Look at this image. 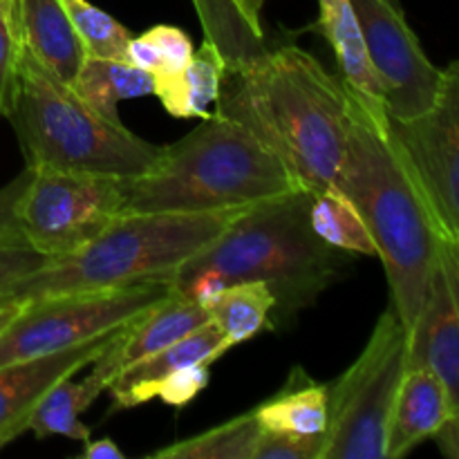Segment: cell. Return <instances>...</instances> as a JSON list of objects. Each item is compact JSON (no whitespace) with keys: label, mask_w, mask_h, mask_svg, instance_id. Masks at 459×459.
<instances>
[{"label":"cell","mask_w":459,"mask_h":459,"mask_svg":"<svg viewBox=\"0 0 459 459\" xmlns=\"http://www.w3.org/2000/svg\"><path fill=\"white\" fill-rule=\"evenodd\" d=\"M350 103L341 79L312 54L281 45L227 67L213 110L245 124L300 188L321 193L343 164Z\"/></svg>","instance_id":"obj_1"},{"label":"cell","mask_w":459,"mask_h":459,"mask_svg":"<svg viewBox=\"0 0 459 459\" xmlns=\"http://www.w3.org/2000/svg\"><path fill=\"white\" fill-rule=\"evenodd\" d=\"M334 186L366 220L388 278L390 307L411 336L444 238L390 142L388 121L375 119L357 99L350 103L348 146Z\"/></svg>","instance_id":"obj_2"},{"label":"cell","mask_w":459,"mask_h":459,"mask_svg":"<svg viewBox=\"0 0 459 459\" xmlns=\"http://www.w3.org/2000/svg\"><path fill=\"white\" fill-rule=\"evenodd\" d=\"M314 193L299 188L249 206L170 278L175 294L206 305L236 282H267L276 307L299 309L336 278V249L314 233Z\"/></svg>","instance_id":"obj_3"},{"label":"cell","mask_w":459,"mask_h":459,"mask_svg":"<svg viewBox=\"0 0 459 459\" xmlns=\"http://www.w3.org/2000/svg\"><path fill=\"white\" fill-rule=\"evenodd\" d=\"M299 188L245 124L213 110L186 137L164 146L148 173L124 179V213L245 209Z\"/></svg>","instance_id":"obj_4"},{"label":"cell","mask_w":459,"mask_h":459,"mask_svg":"<svg viewBox=\"0 0 459 459\" xmlns=\"http://www.w3.org/2000/svg\"><path fill=\"white\" fill-rule=\"evenodd\" d=\"M247 209L249 206L191 213H124L81 249L49 258L40 272L18 282L9 299L36 300L170 281L186 260L209 247Z\"/></svg>","instance_id":"obj_5"},{"label":"cell","mask_w":459,"mask_h":459,"mask_svg":"<svg viewBox=\"0 0 459 459\" xmlns=\"http://www.w3.org/2000/svg\"><path fill=\"white\" fill-rule=\"evenodd\" d=\"M27 166L130 179L148 173L164 146L110 124L72 85L45 70L22 45L13 108L7 117Z\"/></svg>","instance_id":"obj_6"},{"label":"cell","mask_w":459,"mask_h":459,"mask_svg":"<svg viewBox=\"0 0 459 459\" xmlns=\"http://www.w3.org/2000/svg\"><path fill=\"white\" fill-rule=\"evenodd\" d=\"M406 368L408 332L388 307L357 361L327 388L321 459H385L390 412Z\"/></svg>","instance_id":"obj_7"},{"label":"cell","mask_w":459,"mask_h":459,"mask_svg":"<svg viewBox=\"0 0 459 459\" xmlns=\"http://www.w3.org/2000/svg\"><path fill=\"white\" fill-rule=\"evenodd\" d=\"M173 294L170 281L27 300L0 334V366L48 357L119 330Z\"/></svg>","instance_id":"obj_8"},{"label":"cell","mask_w":459,"mask_h":459,"mask_svg":"<svg viewBox=\"0 0 459 459\" xmlns=\"http://www.w3.org/2000/svg\"><path fill=\"white\" fill-rule=\"evenodd\" d=\"M119 215H124V179L106 175L31 169L18 202L22 236L49 258L81 249Z\"/></svg>","instance_id":"obj_9"},{"label":"cell","mask_w":459,"mask_h":459,"mask_svg":"<svg viewBox=\"0 0 459 459\" xmlns=\"http://www.w3.org/2000/svg\"><path fill=\"white\" fill-rule=\"evenodd\" d=\"M388 137L442 238H459V58L442 70L429 110L388 117Z\"/></svg>","instance_id":"obj_10"},{"label":"cell","mask_w":459,"mask_h":459,"mask_svg":"<svg viewBox=\"0 0 459 459\" xmlns=\"http://www.w3.org/2000/svg\"><path fill=\"white\" fill-rule=\"evenodd\" d=\"M352 4L390 119H412L429 110L437 97L442 70L426 56L403 12L384 0H352Z\"/></svg>","instance_id":"obj_11"},{"label":"cell","mask_w":459,"mask_h":459,"mask_svg":"<svg viewBox=\"0 0 459 459\" xmlns=\"http://www.w3.org/2000/svg\"><path fill=\"white\" fill-rule=\"evenodd\" d=\"M408 366L433 370L459 412V238H444L417 325L408 336Z\"/></svg>","instance_id":"obj_12"},{"label":"cell","mask_w":459,"mask_h":459,"mask_svg":"<svg viewBox=\"0 0 459 459\" xmlns=\"http://www.w3.org/2000/svg\"><path fill=\"white\" fill-rule=\"evenodd\" d=\"M119 332L121 327L76 348L0 366V448L25 433L34 406L56 381L74 377L81 368L90 366Z\"/></svg>","instance_id":"obj_13"},{"label":"cell","mask_w":459,"mask_h":459,"mask_svg":"<svg viewBox=\"0 0 459 459\" xmlns=\"http://www.w3.org/2000/svg\"><path fill=\"white\" fill-rule=\"evenodd\" d=\"M206 323H211V314L206 305L184 299V296L173 291L160 305H155L146 314L134 318L133 323L121 327L115 341L90 363L92 366L90 375L97 377L108 390L115 377L121 375L126 368L169 348V345L178 343L179 339L200 330Z\"/></svg>","instance_id":"obj_14"},{"label":"cell","mask_w":459,"mask_h":459,"mask_svg":"<svg viewBox=\"0 0 459 459\" xmlns=\"http://www.w3.org/2000/svg\"><path fill=\"white\" fill-rule=\"evenodd\" d=\"M236 345L222 334L213 321L179 339L178 343L142 359L115 377L108 393L112 394L115 411L137 408L157 397L161 384L178 370L195 363H213Z\"/></svg>","instance_id":"obj_15"},{"label":"cell","mask_w":459,"mask_h":459,"mask_svg":"<svg viewBox=\"0 0 459 459\" xmlns=\"http://www.w3.org/2000/svg\"><path fill=\"white\" fill-rule=\"evenodd\" d=\"M453 417L446 385L433 370L424 366H408L394 397L388 424L385 459H402Z\"/></svg>","instance_id":"obj_16"},{"label":"cell","mask_w":459,"mask_h":459,"mask_svg":"<svg viewBox=\"0 0 459 459\" xmlns=\"http://www.w3.org/2000/svg\"><path fill=\"white\" fill-rule=\"evenodd\" d=\"M318 25L339 63L341 83L375 119L388 121L384 92L368 58L361 22L352 0H318Z\"/></svg>","instance_id":"obj_17"},{"label":"cell","mask_w":459,"mask_h":459,"mask_svg":"<svg viewBox=\"0 0 459 459\" xmlns=\"http://www.w3.org/2000/svg\"><path fill=\"white\" fill-rule=\"evenodd\" d=\"M18 13L27 52L63 83H74L85 49L61 0H18Z\"/></svg>","instance_id":"obj_18"},{"label":"cell","mask_w":459,"mask_h":459,"mask_svg":"<svg viewBox=\"0 0 459 459\" xmlns=\"http://www.w3.org/2000/svg\"><path fill=\"white\" fill-rule=\"evenodd\" d=\"M254 412L263 430L299 437H325L327 385L314 381L303 368H294L285 385L255 406Z\"/></svg>","instance_id":"obj_19"},{"label":"cell","mask_w":459,"mask_h":459,"mask_svg":"<svg viewBox=\"0 0 459 459\" xmlns=\"http://www.w3.org/2000/svg\"><path fill=\"white\" fill-rule=\"evenodd\" d=\"M227 67L224 54L211 40H204L178 76L155 81L152 94L160 99L166 112L178 119H204L213 112Z\"/></svg>","instance_id":"obj_20"},{"label":"cell","mask_w":459,"mask_h":459,"mask_svg":"<svg viewBox=\"0 0 459 459\" xmlns=\"http://www.w3.org/2000/svg\"><path fill=\"white\" fill-rule=\"evenodd\" d=\"M72 90L103 119L121 124L119 101L152 94L155 76L128 61L85 56Z\"/></svg>","instance_id":"obj_21"},{"label":"cell","mask_w":459,"mask_h":459,"mask_svg":"<svg viewBox=\"0 0 459 459\" xmlns=\"http://www.w3.org/2000/svg\"><path fill=\"white\" fill-rule=\"evenodd\" d=\"M103 393H106V385L97 377L88 375L79 384H74L72 377H65L39 399L30 415L27 430H31L36 439L61 435L74 442H90V429L81 421V415Z\"/></svg>","instance_id":"obj_22"},{"label":"cell","mask_w":459,"mask_h":459,"mask_svg":"<svg viewBox=\"0 0 459 459\" xmlns=\"http://www.w3.org/2000/svg\"><path fill=\"white\" fill-rule=\"evenodd\" d=\"M206 307L222 334L233 345H240L269 327L276 296L267 282H236L215 294Z\"/></svg>","instance_id":"obj_23"},{"label":"cell","mask_w":459,"mask_h":459,"mask_svg":"<svg viewBox=\"0 0 459 459\" xmlns=\"http://www.w3.org/2000/svg\"><path fill=\"white\" fill-rule=\"evenodd\" d=\"M309 222H312L314 233L332 249L377 255L375 240H372V233L368 231L366 220L359 213L354 202L336 186L314 193L312 206H309Z\"/></svg>","instance_id":"obj_24"},{"label":"cell","mask_w":459,"mask_h":459,"mask_svg":"<svg viewBox=\"0 0 459 459\" xmlns=\"http://www.w3.org/2000/svg\"><path fill=\"white\" fill-rule=\"evenodd\" d=\"M260 429L255 412L249 411L240 417H233L227 424L188 437L184 442L169 444L157 448L151 457L160 459H254Z\"/></svg>","instance_id":"obj_25"},{"label":"cell","mask_w":459,"mask_h":459,"mask_svg":"<svg viewBox=\"0 0 459 459\" xmlns=\"http://www.w3.org/2000/svg\"><path fill=\"white\" fill-rule=\"evenodd\" d=\"M193 7L204 30V40H211L224 54L229 67L267 48L264 36L251 30L233 0H193Z\"/></svg>","instance_id":"obj_26"},{"label":"cell","mask_w":459,"mask_h":459,"mask_svg":"<svg viewBox=\"0 0 459 459\" xmlns=\"http://www.w3.org/2000/svg\"><path fill=\"white\" fill-rule=\"evenodd\" d=\"M76 36L85 49V56L128 61V45L133 34L126 25L88 0H61Z\"/></svg>","instance_id":"obj_27"},{"label":"cell","mask_w":459,"mask_h":459,"mask_svg":"<svg viewBox=\"0 0 459 459\" xmlns=\"http://www.w3.org/2000/svg\"><path fill=\"white\" fill-rule=\"evenodd\" d=\"M22 52L18 0H0V117H9L18 85Z\"/></svg>","instance_id":"obj_28"},{"label":"cell","mask_w":459,"mask_h":459,"mask_svg":"<svg viewBox=\"0 0 459 459\" xmlns=\"http://www.w3.org/2000/svg\"><path fill=\"white\" fill-rule=\"evenodd\" d=\"M155 45V81H166L178 76L193 58V43L186 31L175 25H155L148 30Z\"/></svg>","instance_id":"obj_29"},{"label":"cell","mask_w":459,"mask_h":459,"mask_svg":"<svg viewBox=\"0 0 459 459\" xmlns=\"http://www.w3.org/2000/svg\"><path fill=\"white\" fill-rule=\"evenodd\" d=\"M49 263V255L31 247L30 242H9L0 245V299H9L13 287Z\"/></svg>","instance_id":"obj_30"},{"label":"cell","mask_w":459,"mask_h":459,"mask_svg":"<svg viewBox=\"0 0 459 459\" xmlns=\"http://www.w3.org/2000/svg\"><path fill=\"white\" fill-rule=\"evenodd\" d=\"M325 437H299L290 433L263 430L254 459H321Z\"/></svg>","instance_id":"obj_31"},{"label":"cell","mask_w":459,"mask_h":459,"mask_svg":"<svg viewBox=\"0 0 459 459\" xmlns=\"http://www.w3.org/2000/svg\"><path fill=\"white\" fill-rule=\"evenodd\" d=\"M211 381V363H195L178 370L161 384L157 397L173 408H184L191 403Z\"/></svg>","instance_id":"obj_32"},{"label":"cell","mask_w":459,"mask_h":459,"mask_svg":"<svg viewBox=\"0 0 459 459\" xmlns=\"http://www.w3.org/2000/svg\"><path fill=\"white\" fill-rule=\"evenodd\" d=\"M30 178L31 169L27 166L16 179H12V182L0 188V245L27 240L21 231V222H18V202L25 193Z\"/></svg>","instance_id":"obj_33"},{"label":"cell","mask_w":459,"mask_h":459,"mask_svg":"<svg viewBox=\"0 0 459 459\" xmlns=\"http://www.w3.org/2000/svg\"><path fill=\"white\" fill-rule=\"evenodd\" d=\"M433 439L437 442L439 451H442L444 455L451 459H459V412L453 415L451 420L437 430V435H435Z\"/></svg>","instance_id":"obj_34"},{"label":"cell","mask_w":459,"mask_h":459,"mask_svg":"<svg viewBox=\"0 0 459 459\" xmlns=\"http://www.w3.org/2000/svg\"><path fill=\"white\" fill-rule=\"evenodd\" d=\"M83 459H124L126 453L117 446L112 439H97V442H85L83 453H81Z\"/></svg>","instance_id":"obj_35"},{"label":"cell","mask_w":459,"mask_h":459,"mask_svg":"<svg viewBox=\"0 0 459 459\" xmlns=\"http://www.w3.org/2000/svg\"><path fill=\"white\" fill-rule=\"evenodd\" d=\"M236 7L240 9L242 16L247 18V22L251 25V30L255 34L264 36V27H263V7H264V0H233Z\"/></svg>","instance_id":"obj_36"},{"label":"cell","mask_w":459,"mask_h":459,"mask_svg":"<svg viewBox=\"0 0 459 459\" xmlns=\"http://www.w3.org/2000/svg\"><path fill=\"white\" fill-rule=\"evenodd\" d=\"M27 300H13V299H0V334L9 327V323L21 314Z\"/></svg>","instance_id":"obj_37"},{"label":"cell","mask_w":459,"mask_h":459,"mask_svg":"<svg viewBox=\"0 0 459 459\" xmlns=\"http://www.w3.org/2000/svg\"><path fill=\"white\" fill-rule=\"evenodd\" d=\"M384 3H388L390 7H394L397 12H403V7H402V3H399V0H384Z\"/></svg>","instance_id":"obj_38"}]
</instances>
